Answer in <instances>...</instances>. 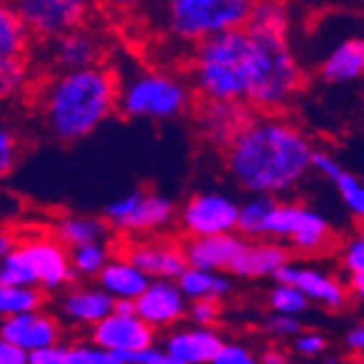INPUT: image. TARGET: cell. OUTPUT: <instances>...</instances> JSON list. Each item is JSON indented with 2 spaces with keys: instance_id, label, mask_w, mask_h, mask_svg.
<instances>
[{
  "instance_id": "obj_20",
  "label": "cell",
  "mask_w": 364,
  "mask_h": 364,
  "mask_svg": "<svg viewBox=\"0 0 364 364\" xmlns=\"http://www.w3.org/2000/svg\"><path fill=\"white\" fill-rule=\"evenodd\" d=\"M115 296L102 286L97 288H69L59 298V314L77 326H95L115 311Z\"/></svg>"
},
{
  "instance_id": "obj_37",
  "label": "cell",
  "mask_w": 364,
  "mask_h": 364,
  "mask_svg": "<svg viewBox=\"0 0 364 364\" xmlns=\"http://www.w3.org/2000/svg\"><path fill=\"white\" fill-rule=\"evenodd\" d=\"M341 265L346 273H362L364 270V232L344 245L341 250Z\"/></svg>"
},
{
  "instance_id": "obj_19",
  "label": "cell",
  "mask_w": 364,
  "mask_h": 364,
  "mask_svg": "<svg viewBox=\"0 0 364 364\" xmlns=\"http://www.w3.org/2000/svg\"><path fill=\"white\" fill-rule=\"evenodd\" d=\"M225 339L214 331V326H196L173 331L166 336L164 349L168 364H207L214 362Z\"/></svg>"
},
{
  "instance_id": "obj_16",
  "label": "cell",
  "mask_w": 364,
  "mask_h": 364,
  "mask_svg": "<svg viewBox=\"0 0 364 364\" xmlns=\"http://www.w3.org/2000/svg\"><path fill=\"white\" fill-rule=\"evenodd\" d=\"M105 56V41L92 33L85 26H77L72 31H64L59 36L51 38L49 59L59 72L69 69H87L97 67Z\"/></svg>"
},
{
  "instance_id": "obj_47",
  "label": "cell",
  "mask_w": 364,
  "mask_h": 364,
  "mask_svg": "<svg viewBox=\"0 0 364 364\" xmlns=\"http://www.w3.org/2000/svg\"><path fill=\"white\" fill-rule=\"evenodd\" d=\"M16 247H18V242H13V235L6 230V232H3V237H0V255H3V257L11 255Z\"/></svg>"
},
{
  "instance_id": "obj_42",
  "label": "cell",
  "mask_w": 364,
  "mask_h": 364,
  "mask_svg": "<svg viewBox=\"0 0 364 364\" xmlns=\"http://www.w3.org/2000/svg\"><path fill=\"white\" fill-rule=\"evenodd\" d=\"M0 364H31V354L23 346L0 339Z\"/></svg>"
},
{
  "instance_id": "obj_9",
  "label": "cell",
  "mask_w": 364,
  "mask_h": 364,
  "mask_svg": "<svg viewBox=\"0 0 364 364\" xmlns=\"http://www.w3.org/2000/svg\"><path fill=\"white\" fill-rule=\"evenodd\" d=\"M173 217H176L173 201L161 194H143V191H130L105 207V219L109 227L128 235H148L164 230L173 222Z\"/></svg>"
},
{
  "instance_id": "obj_29",
  "label": "cell",
  "mask_w": 364,
  "mask_h": 364,
  "mask_svg": "<svg viewBox=\"0 0 364 364\" xmlns=\"http://www.w3.org/2000/svg\"><path fill=\"white\" fill-rule=\"evenodd\" d=\"M46 291L38 286H0V316L43 309Z\"/></svg>"
},
{
  "instance_id": "obj_22",
  "label": "cell",
  "mask_w": 364,
  "mask_h": 364,
  "mask_svg": "<svg viewBox=\"0 0 364 364\" xmlns=\"http://www.w3.org/2000/svg\"><path fill=\"white\" fill-rule=\"evenodd\" d=\"M151 280L128 255L109 257L105 270L97 275V283L115 298H138L151 286Z\"/></svg>"
},
{
  "instance_id": "obj_17",
  "label": "cell",
  "mask_w": 364,
  "mask_h": 364,
  "mask_svg": "<svg viewBox=\"0 0 364 364\" xmlns=\"http://www.w3.org/2000/svg\"><path fill=\"white\" fill-rule=\"evenodd\" d=\"M125 255L148 275V278L178 280L188 267V257L183 245L166 242V240H140L130 242Z\"/></svg>"
},
{
  "instance_id": "obj_1",
  "label": "cell",
  "mask_w": 364,
  "mask_h": 364,
  "mask_svg": "<svg viewBox=\"0 0 364 364\" xmlns=\"http://www.w3.org/2000/svg\"><path fill=\"white\" fill-rule=\"evenodd\" d=\"M232 181L247 194H286L314 168V146L293 122L265 112L250 117L225 151Z\"/></svg>"
},
{
  "instance_id": "obj_3",
  "label": "cell",
  "mask_w": 364,
  "mask_h": 364,
  "mask_svg": "<svg viewBox=\"0 0 364 364\" xmlns=\"http://www.w3.org/2000/svg\"><path fill=\"white\" fill-rule=\"evenodd\" d=\"M247 51V105L260 112H278L298 95L304 74L288 43V26L245 23Z\"/></svg>"
},
{
  "instance_id": "obj_5",
  "label": "cell",
  "mask_w": 364,
  "mask_h": 364,
  "mask_svg": "<svg viewBox=\"0 0 364 364\" xmlns=\"http://www.w3.org/2000/svg\"><path fill=\"white\" fill-rule=\"evenodd\" d=\"M72 252L59 237H28L0 262V286H38L56 293L74 280Z\"/></svg>"
},
{
  "instance_id": "obj_43",
  "label": "cell",
  "mask_w": 364,
  "mask_h": 364,
  "mask_svg": "<svg viewBox=\"0 0 364 364\" xmlns=\"http://www.w3.org/2000/svg\"><path fill=\"white\" fill-rule=\"evenodd\" d=\"M314 171H316V173H321L323 178H328V181H334V178L339 176L344 168H341V166L336 164V161L328 156V153L314 151Z\"/></svg>"
},
{
  "instance_id": "obj_6",
  "label": "cell",
  "mask_w": 364,
  "mask_h": 364,
  "mask_svg": "<svg viewBox=\"0 0 364 364\" xmlns=\"http://www.w3.org/2000/svg\"><path fill=\"white\" fill-rule=\"evenodd\" d=\"M191 92L181 79L164 72H138L120 82L117 109L130 120H173L186 112Z\"/></svg>"
},
{
  "instance_id": "obj_15",
  "label": "cell",
  "mask_w": 364,
  "mask_h": 364,
  "mask_svg": "<svg viewBox=\"0 0 364 364\" xmlns=\"http://www.w3.org/2000/svg\"><path fill=\"white\" fill-rule=\"evenodd\" d=\"M0 339H8L13 344L23 346L26 352H38L46 346L61 341V326L54 316L43 309L26 311V314L3 316L0 321Z\"/></svg>"
},
{
  "instance_id": "obj_40",
  "label": "cell",
  "mask_w": 364,
  "mask_h": 364,
  "mask_svg": "<svg viewBox=\"0 0 364 364\" xmlns=\"http://www.w3.org/2000/svg\"><path fill=\"white\" fill-rule=\"evenodd\" d=\"M69 362V344H56L46 346V349H38V352H31V364H67Z\"/></svg>"
},
{
  "instance_id": "obj_14",
  "label": "cell",
  "mask_w": 364,
  "mask_h": 364,
  "mask_svg": "<svg viewBox=\"0 0 364 364\" xmlns=\"http://www.w3.org/2000/svg\"><path fill=\"white\" fill-rule=\"evenodd\" d=\"M186 293L181 291L178 280L153 278L151 286L135 298L138 311L153 328H171L186 316Z\"/></svg>"
},
{
  "instance_id": "obj_46",
  "label": "cell",
  "mask_w": 364,
  "mask_h": 364,
  "mask_svg": "<svg viewBox=\"0 0 364 364\" xmlns=\"http://www.w3.org/2000/svg\"><path fill=\"white\" fill-rule=\"evenodd\" d=\"M349 293H352L357 301H364V270L362 273H349Z\"/></svg>"
},
{
  "instance_id": "obj_38",
  "label": "cell",
  "mask_w": 364,
  "mask_h": 364,
  "mask_svg": "<svg viewBox=\"0 0 364 364\" xmlns=\"http://www.w3.org/2000/svg\"><path fill=\"white\" fill-rule=\"evenodd\" d=\"M257 362V357L250 352L245 344H237V341H225L222 349L214 357V364H252Z\"/></svg>"
},
{
  "instance_id": "obj_4",
  "label": "cell",
  "mask_w": 364,
  "mask_h": 364,
  "mask_svg": "<svg viewBox=\"0 0 364 364\" xmlns=\"http://www.w3.org/2000/svg\"><path fill=\"white\" fill-rule=\"evenodd\" d=\"M247 28L219 31L194 51V90L204 102H247Z\"/></svg>"
},
{
  "instance_id": "obj_8",
  "label": "cell",
  "mask_w": 364,
  "mask_h": 364,
  "mask_svg": "<svg viewBox=\"0 0 364 364\" xmlns=\"http://www.w3.org/2000/svg\"><path fill=\"white\" fill-rule=\"evenodd\" d=\"M267 237L286 240L298 252H318L331 242V227L326 217L304 204H288L275 201L270 219H267Z\"/></svg>"
},
{
  "instance_id": "obj_12",
  "label": "cell",
  "mask_w": 364,
  "mask_h": 364,
  "mask_svg": "<svg viewBox=\"0 0 364 364\" xmlns=\"http://www.w3.org/2000/svg\"><path fill=\"white\" fill-rule=\"evenodd\" d=\"M92 341L107 352H143L146 346L156 344V328L135 311L122 314L112 311L102 321L92 326Z\"/></svg>"
},
{
  "instance_id": "obj_11",
  "label": "cell",
  "mask_w": 364,
  "mask_h": 364,
  "mask_svg": "<svg viewBox=\"0 0 364 364\" xmlns=\"http://www.w3.org/2000/svg\"><path fill=\"white\" fill-rule=\"evenodd\" d=\"M178 225L186 237H207L222 232H237L240 204L217 191L194 194L178 212Z\"/></svg>"
},
{
  "instance_id": "obj_45",
  "label": "cell",
  "mask_w": 364,
  "mask_h": 364,
  "mask_svg": "<svg viewBox=\"0 0 364 364\" xmlns=\"http://www.w3.org/2000/svg\"><path fill=\"white\" fill-rule=\"evenodd\" d=\"M346 346L362 357V354H364V323H362V326H354L352 331L346 334Z\"/></svg>"
},
{
  "instance_id": "obj_35",
  "label": "cell",
  "mask_w": 364,
  "mask_h": 364,
  "mask_svg": "<svg viewBox=\"0 0 364 364\" xmlns=\"http://www.w3.org/2000/svg\"><path fill=\"white\" fill-rule=\"evenodd\" d=\"M219 314H222L219 298H199V301H191V309H188V316L196 326H214Z\"/></svg>"
},
{
  "instance_id": "obj_41",
  "label": "cell",
  "mask_w": 364,
  "mask_h": 364,
  "mask_svg": "<svg viewBox=\"0 0 364 364\" xmlns=\"http://www.w3.org/2000/svg\"><path fill=\"white\" fill-rule=\"evenodd\" d=\"M16 148H18V143H16L11 130L8 128L0 130V173L3 176H8L13 171V166H16Z\"/></svg>"
},
{
  "instance_id": "obj_2",
  "label": "cell",
  "mask_w": 364,
  "mask_h": 364,
  "mask_svg": "<svg viewBox=\"0 0 364 364\" xmlns=\"http://www.w3.org/2000/svg\"><path fill=\"white\" fill-rule=\"evenodd\" d=\"M120 82L107 67L59 72L41 95V115L49 133L61 143H77L117 109Z\"/></svg>"
},
{
  "instance_id": "obj_25",
  "label": "cell",
  "mask_w": 364,
  "mask_h": 364,
  "mask_svg": "<svg viewBox=\"0 0 364 364\" xmlns=\"http://www.w3.org/2000/svg\"><path fill=\"white\" fill-rule=\"evenodd\" d=\"M178 286L186 293L188 301H199V298H227L232 293V280L225 273L217 270H204V267L188 265L178 278Z\"/></svg>"
},
{
  "instance_id": "obj_49",
  "label": "cell",
  "mask_w": 364,
  "mask_h": 364,
  "mask_svg": "<svg viewBox=\"0 0 364 364\" xmlns=\"http://www.w3.org/2000/svg\"><path fill=\"white\" fill-rule=\"evenodd\" d=\"M242 3H247V6H255V3H260V0H242Z\"/></svg>"
},
{
  "instance_id": "obj_26",
  "label": "cell",
  "mask_w": 364,
  "mask_h": 364,
  "mask_svg": "<svg viewBox=\"0 0 364 364\" xmlns=\"http://www.w3.org/2000/svg\"><path fill=\"white\" fill-rule=\"evenodd\" d=\"M107 219H95V217H64L56 222L54 237H59L61 242L67 245L69 250L79 247V245H90V242H105L107 237Z\"/></svg>"
},
{
  "instance_id": "obj_21",
  "label": "cell",
  "mask_w": 364,
  "mask_h": 364,
  "mask_svg": "<svg viewBox=\"0 0 364 364\" xmlns=\"http://www.w3.org/2000/svg\"><path fill=\"white\" fill-rule=\"evenodd\" d=\"M288 260H291V252L280 242H273V237L270 240H265V237L262 240H247L230 273L250 280L267 278V275H275V270Z\"/></svg>"
},
{
  "instance_id": "obj_33",
  "label": "cell",
  "mask_w": 364,
  "mask_h": 364,
  "mask_svg": "<svg viewBox=\"0 0 364 364\" xmlns=\"http://www.w3.org/2000/svg\"><path fill=\"white\" fill-rule=\"evenodd\" d=\"M265 331L275 339H296L304 326L298 321V316L293 314H280V311H273V314L265 318Z\"/></svg>"
},
{
  "instance_id": "obj_24",
  "label": "cell",
  "mask_w": 364,
  "mask_h": 364,
  "mask_svg": "<svg viewBox=\"0 0 364 364\" xmlns=\"http://www.w3.org/2000/svg\"><path fill=\"white\" fill-rule=\"evenodd\" d=\"M240 102H204L201 109V130L219 143V146H230V140L237 135V130L242 128L250 120L247 112H242Z\"/></svg>"
},
{
  "instance_id": "obj_48",
  "label": "cell",
  "mask_w": 364,
  "mask_h": 364,
  "mask_svg": "<svg viewBox=\"0 0 364 364\" xmlns=\"http://www.w3.org/2000/svg\"><path fill=\"white\" fill-rule=\"evenodd\" d=\"M260 362H265V364H280V362H286V354H278L275 349H270V354H260Z\"/></svg>"
},
{
  "instance_id": "obj_50",
  "label": "cell",
  "mask_w": 364,
  "mask_h": 364,
  "mask_svg": "<svg viewBox=\"0 0 364 364\" xmlns=\"http://www.w3.org/2000/svg\"><path fill=\"white\" fill-rule=\"evenodd\" d=\"M362 359H364V354H362Z\"/></svg>"
},
{
  "instance_id": "obj_39",
  "label": "cell",
  "mask_w": 364,
  "mask_h": 364,
  "mask_svg": "<svg viewBox=\"0 0 364 364\" xmlns=\"http://www.w3.org/2000/svg\"><path fill=\"white\" fill-rule=\"evenodd\" d=\"M326 336L316 334V331H306V334H298L293 339V349H296L298 357H321L326 352Z\"/></svg>"
},
{
  "instance_id": "obj_31",
  "label": "cell",
  "mask_w": 364,
  "mask_h": 364,
  "mask_svg": "<svg viewBox=\"0 0 364 364\" xmlns=\"http://www.w3.org/2000/svg\"><path fill=\"white\" fill-rule=\"evenodd\" d=\"M267 304H270V311L301 316L304 311H309L311 298L306 296L298 286H291V283H275V288L270 291V296H267Z\"/></svg>"
},
{
  "instance_id": "obj_10",
  "label": "cell",
  "mask_w": 364,
  "mask_h": 364,
  "mask_svg": "<svg viewBox=\"0 0 364 364\" xmlns=\"http://www.w3.org/2000/svg\"><path fill=\"white\" fill-rule=\"evenodd\" d=\"M8 6L28 23L31 33L54 38L64 31L85 26L92 0H8Z\"/></svg>"
},
{
  "instance_id": "obj_36",
  "label": "cell",
  "mask_w": 364,
  "mask_h": 364,
  "mask_svg": "<svg viewBox=\"0 0 364 364\" xmlns=\"http://www.w3.org/2000/svg\"><path fill=\"white\" fill-rule=\"evenodd\" d=\"M23 82V64L21 59H0V92L3 97H11Z\"/></svg>"
},
{
  "instance_id": "obj_23",
  "label": "cell",
  "mask_w": 364,
  "mask_h": 364,
  "mask_svg": "<svg viewBox=\"0 0 364 364\" xmlns=\"http://www.w3.org/2000/svg\"><path fill=\"white\" fill-rule=\"evenodd\" d=\"M323 82L328 85H341V82H354L364 74V38H349L339 43L331 54L323 59L318 69Z\"/></svg>"
},
{
  "instance_id": "obj_30",
  "label": "cell",
  "mask_w": 364,
  "mask_h": 364,
  "mask_svg": "<svg viewBox=\"0 0 364 364\" xmlns=\"http://www.w3.org/2000/svg\"><path fill=\"white\" fill-rule=\"evenodd\" d=\"M72 262L77 275L82 278H97L105 270V265L109 262V252L105 242H90V245H79V247H72Z\"/></svg>"
},
{
  "instance_id": "obj_28",
  "label": "cell",
  "mask_w": 364,
  "mask_h": 364,
  "mask_svg": "<svg viewBox=\"0 0 364 364\" xmlns=\"http://www.w3.org/2000/svg\"><path fill=\"white\" fill-rule=\"evenodd\" d=\"M28 31V23L6 3L0 11V59H21Z\"/></svg>"
},
{
  "instance_id": "obj_34",
  "label": "cell",
  "mask_w": 364,
  "mask_h": 364,
  "mask_svg": "<svg viewBox=\"0 0 364 364\" xmlns=\"http://www.w3.org/2000/svg\"><path fill=\"white\" fill-rule=\"evenodd\" d=\"M67 364H112V354L95 341L90 344H69V362Z\"/></svg>"
},
{
  "instance_id": "obj_13",
  "label": "cell",
  "mask_w": 364,
  "mask_h": 364,
  "mask_svg": "<svg viewBox=\"0 0 364 364\" xmlns=\"http://www.w3.org/2000/svg\"><path fill=\"white\" fill-rule=\"evenodd\" d=\"M275 283H291L298 286L306 296L311 298V304H318L328 311H341L349 304V286H341L334 275L323 273V270H316V267H304V265H293L291 260L283 262V265L275 270Z\"/></svg>"
},
{
  "instance_id": "obj_44",
  "label": "cell",
  "mask_w": 364,
  "mask_h": 364,
  "mask_svg": "<svg viewBox=\"0 0 364 364\" xmlns=\"http://www.w3.org/2000/svg\"><path fill=\"white\" fill-rule=\"evenodd\" d=\"M100 3L115 13H133V11H138L146 0H100Z\"/></svg>"
},
{
  "instance_id": "obj_27",
  "label": "cell",
  "mask_w": 364,
  "mask_h": 364,
  "mask_svg": "<svg viewBox=\"0 0 364 364\" xmlns=\"http://www.w3.org/2000/svg\"><path fill=\"white\" fill-rule=\"evenodd\" d=\"M275 207L273 194H252L245 204H240V225L237 232L247 240H262L267 237V219Z\"/></svg>"
},
{
  "instance_id": "obj_7",
  "label": "cell",
  "mask_w": 364,
  "mask_h": 364,
  "mask_svg": "<svg viewBox=\"0 0 364 364\" xmlns=\"http://www.w3.org/2000/svg\"><path fill=\"white\" fill-rule=\"evenodd\" d=\"M250 8L242 0H166V21L173 36L199 43L219 31L245 26Z\"/></svg>"
},
{
  "instance_id": "obj_18",
  "label": "cell",
  "mask_w": 364,
  "mask_h": 364,
  "mask_svg": "<svg viewBox=\"0 0 364 364\" xmlns=\"http://www.w3.org/2000/svg\"><path fill=\"white\" fill-rule=\"evenodd\" d=\"M245 242H247V237L240 232H222V235L188 237L183 242V250H186L188 265L222 273V270H232Z\"/></svg>"
},
{
  "instance_id": "obj_32",
  "label": "cell",
  "mask_w": 364,
  "mask_h": 364,
  "mask_svg": "<svg viewBox=\"0 0 364 364\" xmlns=\"http://www.w3.org/2000/svg\"><path fill=\"white\" fill-rule=\"evenodd\" d=\"M331 183L336 186V191H339L341 201H344V207L349 209V214L364 225V183L359 181L357 176H352V173H346V171H341Z\"/></svg>"
}]
</instances>
